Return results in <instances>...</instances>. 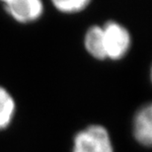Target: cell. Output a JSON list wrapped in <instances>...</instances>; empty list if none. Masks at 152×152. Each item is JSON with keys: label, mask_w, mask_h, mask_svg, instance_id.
I'll return each instance as SVG.
<instances>
[{"label": "cell", "mask_w": 152, "mask_h": 152, "mask_svg": "<svg viewBox=\"0 0 152 152\" xmlns=\"http://www.w3.org/2000/svg\"><path fill=\"white\" fill-rule=\"evenodd\" d=\"M16 112L14 98L5 88L0 86V130L10 126Z\"/></svg>", "instance_id": "obj_6"}, {"label": "cell", "mask_w": 152, "mask_h": 152, "mask_svg": "<svg viewBox=\"0 0 152 152\" xmlns=\"http://www.w3.org/2000/svg\"><path fill=\"white\" fill-rule=\"evenodd\" d=\"M150 79H151V83H152V66H151V70H150Z\"/></svg>", "instance_id": "obj_8"}, {"label": "cell", "mask_w": 152, "mask_h": 152, "mask_svg": "<svg viewBox=\"0 0 152 152\" xmlns=\"http://www.w3.org/2000/svg\"><path fill=\"white\" fill-rule=\"evenodd\" d=\"M84 47L87 53L98 60L107 59L105 51L104 32L100 26H92L84 36Z\"/></svg>", "instance_id": "obj_5"}, {"label": "cell", "mask_w": 152, "mask_h": 152, "mask_svg": "<svg viewBox=\"0 0 152 152\" xmlns=\"http://www.w3.org/2000/svg\"><path fill=\"white\" fill-rule=\"evenodd\" d=\"M53 4L56 10L64 14H76L86 9L90 4L87 0H57L53 1Z\"/></svg>", "instance_id": "obj_7"}, {"label": "cell", "mask_w": 152, "mask_h": 152, "mask_svg": "<svg viewBox=\"0 0 152 152\" xmlns=\"http://www.w3.org/2000/svg\"><path fill=\"white\" fill-rule=\"evenodd\" d=\"M132 134L143 146L152 147V103L142 106L132 121Z\"/></svg>", "instance_id": "obj_4"}, {"label": "cell", "mask_w": 152, "mask_h": 152, "mask_svg": "<svg viewBox=\"0 0 152 152\" xmlns=\"http://www.w3.org/2000/svg\"><path fill=\"white\" fill-rule=\"evenodd\" d=\"M2 3L9 16L22 24L35 22L44 13V4L39 0H5Z\"/></svg>", "instance_id": "obj_3"}, {"label": "cell", "mask_w": 152, "mask_h": 152, "mask_svg": "<svg viewBox=\"0 0 152 152\" xmlns=\"http://www.w3.org/2000/svg\"><path fill=\"white\" fill-rule=\"evenodd\" d=\"M72 152H114L110 133L99 124L87 126L74 136Z\"/></svg>", "instance_id": "obj_1"}, {"label": "cell", "mask_w": 152, "mask_h": 152, "mask_svg": "<svg viewBox=\"0 0 152 152\" xmlns=\"http://www.w3.org/2000/svg\"><path fill=\"white\" fill-rule=\"evenodd\" d=\"M103 28L106 57L112 60H118L129 53L132 38L126 27L115 21L107 22Z\"/></svg>", "instance_id": "obj_2"}]
</instances>
